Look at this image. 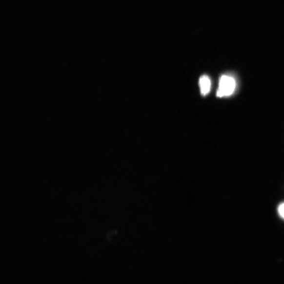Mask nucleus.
Instances as JSON below:
<instances>
[{
  "instance_id": "1",
  "label": "nucleus",
  "mask_w": 284,
  "mask_h": 284,
  "mask_svg": "<svg viewBox=\"0 0 284 284\" xmlns=\"http://www.w3.org/2000/svg\"><path fill=\"white\" fill-rule=\"evenodd\" d=\"M236 89L235 79L227 75L222 76L219 81L217 96L220 98L231 96Z\"/></svg>"
},
{
  "instance_id": "2",
  "label": "nucleus",
  "mask_w": 284,
  "mask_h": 284,
  "mask_svg": "<svg viewBox=\"0 0 284 284\" xmlns=\"http://www.w3.org/2000/svg\"><path fill=\"white\" fill-rule=\"evenodd\" d=\"M201 93L203 96H206L211 90V81L207 76L201 77L199 82Z\"/></svg>"
},
{
  "instance_id": "3",
  "label": "nucleus",
  "mask_w": 284,
  "mask_h": 284,
  "mask_svg": "<svg viewBox=\"0 0 284 284\" xmlns=\"http://www.w3.org/2000/svg\"><path fill=\"white\" fill-rule=\"evenodd\" d=\"M278 212L281 217L284 220V203L279 206Z\"/></svg>"
}]
</instances>
